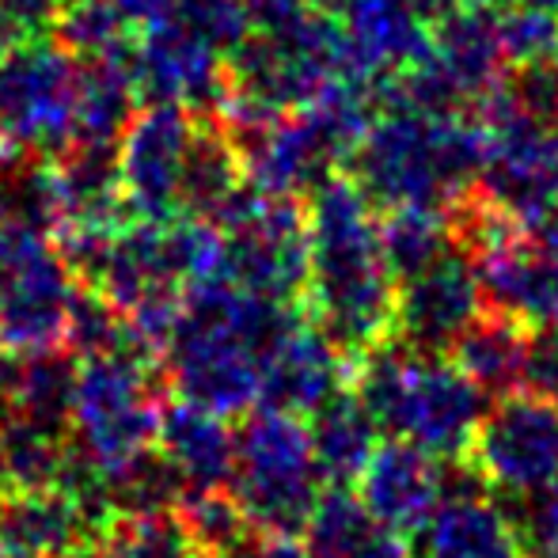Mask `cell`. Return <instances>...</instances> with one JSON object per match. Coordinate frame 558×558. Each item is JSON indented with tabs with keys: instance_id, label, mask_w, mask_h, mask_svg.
<instances>
[{
	"instance_id": "1",
	"label": "cell",
	"mask_w": 558,
	"mask_h": 558,
	"mask_svg": "<svg viewBox=\"0 0 558 558\" xmlns=\"http://www.w3.org/2000/svg\"><path fill=\"white\" fill-rule=\"evenodd\" d=\"M308 281L301 312L345 357L384 342L396 324V278L380 243V217L353 175H331L304 198Z\"/></svg>"
},
{
	"instance_id": "2",
	"label": "cell",
	"mask_w": 558,
	"mask_h": 558,
	"mask_svg": "<svg viewBox=\"0 0 558 558\" xmlns=\"http://www.w3.org/2000/svg\"><path fill=\"white\" fill-rule=\"evenodd\" d=\"M301 316L296 304L232 281L186 289L183 316L163 353V380L179 399L240 418L263 396V357Z\"/></svg>"
},
{
	"instance_id": "3",
	"label": "cell",
	"mask_w": 558,
	"mask_h": 558,
	"mask_svg": "<svg viewBox=\"0 0 558 558\" xmlns=\"http://www.w3.org/2000/svg\"><path fill=\"white\" fill-rule=\"evenodd\" d=\"M345 168H353V183L376 209L426 206L452 214L475 194L483 130L475 114L376 107Z\"/></svg>"
},
{
	"instance_id": "4",
	"label": "cell",
	"mask_w": 558,
	"mask_h": 558,
	"mask_svg": "<svg viewBox=\"0 0 558 558\" xmlns=\"http://www.w3.org/2000/svg\"><path fill=\"white\" fill-rule=\"evenodd\" d=\"M350 388L384 437H403L437 460L468 456L486 396L448 353H422L388 335L353 357Z\"/></svg>"
},
{
	"instance_id": "5",
	"label": "cell",
	"mask_w": 558,
	"mask_h": 558,
	"mask_svg": "<svg viewBox=\"0 0 558 558\" xmlns=\"http://www.w3.org/2000/svg\"><path fill=\"white\" fill-rule=\"evenodd\" d=\"M235 429L232 494L258 532L304 536L312 509L324 494L312 429L301 414L281 407H251Z\"/></svg>"
},
{
	"instance_id": "6",
	"label": "cell",
	"mask_w": 558,
	"mask_h": 558,
	"mask_svg": "<svg viewBox=\"0 0 558 558\" xmlns=\"http://www.w3.org/2000/svg\"><path fill=\"white\" fill-rule=\"evenodd\" d=\"M163 414V365L137 350L81 357L69 441L104 478L156 445Z\"/></svg>"
},
{
	"instance_id": "7",
	"label": "cell",
	"mask_w": 558,
	"mask_h": 558,
	"mask_svg": "<svg viewBox=\"0 0 558 558\" xmlns=\"http://www.w3.org/2000/svg\"><path fill=\"white\" fill-rule=\"evenodd\" d=\"M76 289L53 232L0 217V345L8 353L65 345Z\"/></svg>"
},
{
	"instance_id": "8",
	"label": "cell",
	"mask_w": 558,
	"mask_h": 558,
	"mask_svg": "<svg viewBox=\"0 0 558 558\" xmlns=\"http://www.w3.org/2000/svg\"><path fill=\"white\" fill-rule=\"evenodd\" d=\"M81 61L53 38L27 35L0 61V137L27 156H58L76 137Z\"/></svg>"
},
{
	"instance_id": "9",
	"label": "cell",
	"mask_w": 558,
	"mask_h": 558,
	"mask_svg": "<svg viewBox=\"0 0 558 558\" xmlns=\"http://www.w3.org/2000/svg\"><path fill=\"white\" fill-rule=\"evenodd\" d=\"M198 114L171 104L137 107L114 145L118 186L133 221H171L183 214V171Z\"/></svg>"
},
{
	"instance_id": "10",
	"label": "cell",
	"mask_w": 558,
	"mask_h": 558,
	"mask_svg": "<svg viewBox=\"0 0 558 558\" xmlns=\"http://www.w3.org/2000/svg\"><path fill=\"white\" fill-rule=\"evenodd\" d=\"M468 460L494 494H521L558 478V407L529 391H509L483 411Z\"/></svg>"
},
{
	"instance_id": "11",
	"label": "cell",
	"mask_w": 558,
	"mask_h": 558,
	"mask_svg": "<svg viewBox=\"0 0 558 558\" xmlns=\"http://www.w3.org/2000/svg\"><path fill=\"white\" fill-rule=\"evenodd\" d=\"M133 76L145 104H171L198 118H221L228 104V58L171 20H156L133 46Z\"/></svg>"
},
{
	"instance_id": "12",
	"label": "cell",
	"mask_w": 558,
	"mask_h": 558,
	"mask_svg": "<svg viewBox=\"0 0 558 558\" xmlns=\"http://www.w3.org/2000/svg\"><path fill=\"white\" fill-rule=\"evenodd\" d=\"M111 524L114 513L58 483L0 490V551L15 558H96Z\"/></svg>"
},
{
	"instance_id": "13",
	"label": "cell",
	"mask_w": 558,
	"mask_h": 558,
	"mask_svg": "<svg viewBox=\"0 0 558 558\" xmlns=\"http://www.w3.org/2000/svg\"><path fill=\"white\" fill-rule=\"evenodd\" d=\"M483 312V289L468 247L456 243L437 263L396 286L391 335L422 353H448L463 327Z\"/></svg>"
},
{
	"instance_id": "14",
	"label": "cell",
	"mask_w": 558,
	"mask_h": 558,
	"mask_svg": "<svg viewBox=\"0 0 558 558\" xmlns=\"http://www.w3.org/2000/svg\"><path fill=\"white\" fill-rule=\"evenodd\" d=\"M338 23L350 69L373 88L414 69L434 50V20L422 0H350Z\"/></svg>"
},
{
	"instance_id": "15",
	"label": "cell",
	"mask_w": 558,
	"mask_h": 558,
	"mask_svg": "<svg viewBox=\"0 0 558 558\" xmlns=\"http://www.w3.org/2000/svg\"><path fill=\"white\" fill-rule=\"evenodd\" d=\"M353 486L373 521L411 539L441 501V460L403 437H384Z\"/></svg>"
},
{
	"instance_id": "16",
	"label": "cell",
	"mask_w": 558,
	"mask_h": 558,
	"mask_svg": "<svg viewBox=\"0 0 558 558\" xmlns=\"http://www.w3.org/2000/svg\"><path fill=\"white\" fill-rule=\"evenodd\" d=\"M353 380V357L319 331L312 319H296L263 357V403L312 418L327 399Z\"/></svg>"
},
{
	"instance_id": "17",
	"label": "cell",
	"mask_w": 558,
	"mask_h": 558,
	"mask_svg": "<svg viewBox=\"0 0 558 558\" xmlns=\"http://www.w3.org/2000/svg\"><path fill=\"white\" fill-rule=\"evenodd\" d=\"M407 544L414 558H529L494 494L441 498Z\"/></svg>"
},
{
	"instance_id": "18",
	"label": "cell",
	"mask_w": 558,
	"mask_h": 558,
	"mask_svg": "<svg viewBox=\"0 0 558 558\" xmlns=\"http://www.w3.org/2000/svg\"><path fill=\"white\" fill-rule=\"evenodd\" d=\"M156 448L175 463V471L186 483V494L225 490L232 483L235 434L228 429L225 414L209 411V407H198L191 399L163 403Z\"/></svg>"
},
{
	"instance_id": "19",
	"label": "cell",
	"mask_w": 558,
	"mask_h": 558,
	"mask_svg": "<svg viewBox=\"0 0 558 558\" xmlns=\"http://www.w3.org/2000/svg\"><path fill=\"white\" fill-rule=\"evenodd\" d=\"M529 338L532 327L521 319L506 316V312L483 308L463 335L448 345V357L463 376L475 380V388L483 396H509L521 388L524 376V357H529Z\"/></svg>"
},
{
	"instance_id": "20",
	"label": "cell",
	"mask_w": 558,
	"mask_h": 558,
	"mask_svg": "<svg viewBox=\"0 0 558 558\" xmlns=\"http://www.w3.org/2000/svg\"><path fill=\"white\" fill-rule=\"evenodd\" d=\"M304 536L312 558H414L411 544L373 521L350 486H327L319 494Z\"/></svg>"
},
{
	"instance_id": "21",
	"label": "cell",
	"mask_w": 558,
	"mask_h": 558,
	"mask_svg": "<svg viewBox=\"0 0 558 558\" xmlns=\"http://www.w3.org/2000/svg\"><path fill=\"white\" fill-rule=\"evenodd\" d=\"M137 76L133 50L111 58L81 61V92H76V145L114 148L122 130L137 111Z\"/></svg>"
},
{
	"instance_id": "22",
	"label": "cell",
	"mask_w": 558,
	"mask_h": 558,
	"mask_svg": "<svg viewBox=\"0 0 558 558\" xmlns=\"http://www.w3.org/2000/svg\"><path fill=\"white\" fill-rule=\"evenodd\" d=\"M308 429H312L319 475H324L327 486L357 483L361 468H365L376 441H380V429H376L373 414L365 411V403H361L353 388H342L335 399H327L312 414Z\"/></svg>"
},
{
	"instance_id": "23",
	"label": "cell",
	"mask_w": 558,
	"mask_h": 558,
	"mask_svg": "<svg viewBox=\"0 0 558 558\" xmlns=\"http://www.w3.org/2000/svg\"><path fill=\"white\" fill-rule=\"evenodd\" d=\"M380 243L384 258H388L391 278L407 281L418 270H426L429 263L445 255L448 247H456V228L452 214L445 209H426V206H399L384 209L380 217Z\"/></svg>"
},
{
	"instance_id": "24",
	"label": "cell",
	"mask_w": 558,
	"mask_h": 558,
	"mask_svg": "<svg viewBox=\"0 0 558 558\" xmlns=\"http://www.w3.org/2000/svg\"><path fill=\"white\" fill-rule=\"evenodd\" d=\"M130 31L133 23L111 0H61V8L50 20V38L76 61H96L133 50Z\"/></svg>"
},
{
	"instance_id": "25",
	"label": "cell",
	"mask_w": 558,
	"mask_h": 558,
	"mask_svg": "<svg viewBox=\"0 0 558 558\" xmlns=\"http://www.w3.org/2000/svg\"><path fill=\"white\" fill-rule=\"evenodd\" d=\"M175 509H179V517H183L186 532H191L198 558H225L228 551H235L243 539L258 532L228 486L225 490L183 494V501H179Z\"/></svg>"
},
{
	"instance_id": "26",
	"label": "cell",
	"mask_w": 558,
	"mask_h": 558,
	"mask_svg": "<svg viewBox=\"0 0 558 558\" xmlns=\"http://www.w3.org/2000/svg\"><path fill=\"white\" fill-rule=\"evenodd\" d=\"M104 551L111 558H198L179 509L114 517Z\"/></svg>"
},
{
	"instance_id": "27",
	"label": "cell",
	"mask_w": 558,
	"mask_h": 558,
	"mask_svg": "<svg viewBox=\"0 0 558 558\" xmlns=\"http://www.w3.org/2000/svg\"><path fill=\"white\" fill-rule=\"evenodd\" d=\"M513 529L517 544L529 558H547L558 551V478L521 494H494Z\"/></svg>"
},
{
	"instance_id": "28",
	"label": "cell",
	"mask_w": 558,
	"mask_h": 558,
	"mask_svg": "<svg viewBox=\"0 0 558 558\" xmlns=\"http://www.w3.org/2000/svg\"><path fill=\"white\" fill-rule=\"evenodd\" d=\"M498 31L509 69L547 65L558 46V15L532 0H513V4L498 8Z\"/></svg>"
},
{
	"instance_id": "29",
	"label": "cell",
	"mask_w": 558,
	"mask_h": 558,
	"mask_svg": "<svg viewBox=\"0 0 558 558\" xmlns=\"http://www.w3.org/2000/svg\"><path fill=\"white\" fill-rule=\"evenodd\" d=\"M160 20L179 23L228 58L247 38V0H168Z\"/></svg>"
},
{
	"instance_id": "30",
	"label": "cell",
	"mask_w": 558,
	"mask_h": 558,
	"mask_svg": "<svg viewBox=\"0 0 558 558\" xmlns=\"http://www.w3.org/2000/svg\"><path fill=\"white\" fill-rule=\"evenodd\" d=\"M521 388L558 407V324L532 327Z\"/></svg>"
},
{
	"instance_id": "31",
	"label": "cell",
	"mask_w": 558,
	"mask_h": 558,
	"mask_svg": "<svg viewBox=\"0 0 558 558\" xmlns=\"http://www.w3.org/2000/svg\"><path fill=\"white\" fill-rule=\"evenodd\" d=\"M0 4H4L8 12H12L15 20H20L23 27L35 35V31L50 27V20H53V12L61 8V0H0Z\"/></svg>"
},
{
	"instance_id": "32",
	"label": "cell",
	"mask_w": 558,
	"mask_h": 558,
	"mask_svg": "<svg viewBox=\"0 0 558 558\" xmlns=\"http://www.w3.org/2000/svg\"><path fill=\"white\" fill-rule=\"evenodd\" d=\"M255 558H312V555L296 536H286V532H258Z\"/></svg>"
},
{
	"instance_id": "33",
	"label": "cell",
	"mask_w": 558,
	"mask_h": 558,
	"mask_svg": "<svg viewBox=\"0 0 558 558\" xmlns=\"http://www.w3.org/2000/svg\"><path fill=\"white\" fill-rule=\"evenodd\" d=\"M111 4L130 23H141V27H148V23H156L163 15V4H168V0H111Z\"/></svg>"
},
{
	"instance_id": "34",
	"label": "cell",
	"mask_w": 558,
	"mask_h": 558,
	"mask_svg": "<svg viewBox=\"0 0 558 558\" xmlns=\"http://www.w3.org/2000/svg\"><path fill=\"white\" fill-rule=\"evenodd\" d=\"M27 35H31V31L23 27V23L15 20V15L8 12L4 4H0V61H4L8 53H12L15 46H20V43H23V38H27Z\"/></svg>"
},
{
	"instance_id": "35",
	"label": "cell",
	"mask_w": 558,
	"mask_h": 558,
	"mask_svg": "<svg viewBox=\"0 0 558 558\" xmlns=\"http://www.w3.org/2000/svg\"><path fill=\"white\" fill-rule=\"evenodd\" d=\"M312 4L319 8V12H331V15H342V8L350 4V0H312Z\"/></svg>"
},
{
	"instance_id": "36",
	"label": "cell",
	"mask_w": 558,
	"mask_h": 558,
	"mask_svg": "<svg viewBox=\"0 0 558 558\" xmlns=\"http://www.w3.org/2000/svg\"><path fill=\"white\" fill-rule=\"evenodd\" d=\"M12 156H15V148H12V145H8V141H4V137H0V168H4V163H8V160H12Z\"/></svg>"
},
{
	"instance_id": "37",
	"label": "cell",
	"mask_w": 558,
	"mask_h": 558,
	"mask_svg": "<svg viewBox=\"0 0 558 558\" xmlns=\"http://www.w3.org/2000/svg\"><path fill=\"white\" fill-rule=\"evenodd\" d=\"M532 4H539V8H547V12L558 15V0H532Z\"/></svg>"
},
{
	"instance_id": "38",
	"label": "cell",
	"mask_w": 558,
	"mask_h": 558,
	"mask_svg": "<svg viewBox=\"0 0 558 558\" xmlns=\"http://www.w3.org/2000/svg\"><path fill=\"white\" fill-rule=\"evenodd\" d=\"M547 65H551V76H555V84H558V46H555V53H551V61H547Z\"/></svg>"
},
{
	"instance_id": "39",
	"label": "cell",
	"mask_w": 558,
	"mask_h": 558,
	"mask_svg": "<svg viewBox=\"0 0 558 558\" xmlns=\"http://www.w3.org/2000/svg\"><path fill=\"white\" fill-rule=\"evenodd\" d=\"M0 558H15V555H8V551H0Z\"/></svg>"
},
{
	"instance_id": "40",
	"label": "cell",
	"mask_w": 558,
	"mask_h": 558,
	"mask_svg": "<svg viewBox=\"0 0 558 558\" xmlns=\"http://www.w3.org/2000/svg\"><path fill=\"white\" fill-rule=\"evenodd\" d=\"M96 558H111V555H107V551H104V555H96Z\"/></svg>"
},
{
	"instance_id": "41",
	"label": "cell",
	"mask_w": 558,
	"mask_h": 558,
	"mask_svg": "<svg viewBox=\"0 0 558 558\" xmlns=\"http://www.w3.org/2000/svg\"><path fill=\"white\" fill-rule=\"evenodd\" d=\"M547 558H558V551H555V555H547Z\"/></svg>"
}]
</instances>
